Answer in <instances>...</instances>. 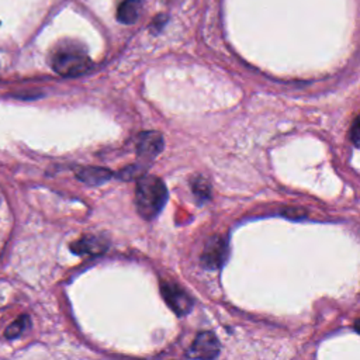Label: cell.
<instances>
[{"instance_id": "1", "label": "cell", "mask_w": 360, "mask_h": 360, "mask_svg": "<svg viewBox=\"0 0 360 360\" xmlns=\"http://www.w3.org/2000/svg\"><path fill=\"white\" fill-rule=\"evenodd\" d=\"M167 198L166 186L156 176H141L135 188V205L138 212L146 218H155Z\"/></svg>"}, {"instance_id": "2", "label": "cell", "mask_w": 360, "mask_h": 360, "mask_svg": "<svg viewBox=\"0 0 360 360\" xmlns=\"http://www.w3.org/2000/svg\"><path fill=\"white\" fill-rule=\"evenodd\" d=\"M51 65L56 73L73 77L86 73L91 68V59L84 48L77 44L66 42L53 51Z\"/></svg>"}, {"instance_id": "3", "label": "cell", "mask_w": 360, "mask_h": 360, "mask_svg": "<svg viewBox=\"0 0 360 360\" xmlns=\"http://www.w3.org/2000/svg\"><path fill=\"white\" fill-rule=\"evenodd\" d=\"M160 291H162V297L166 301V304L179 316L186 315L191 311V308H193L191 297L183 288H180L177 284L163 281L160 284Z\"/></svg>"}, {"instance_id": "4", "label": "cell", "mask_w": 360, "mask_h": 360, "mask_svg": "<svg viewBox=\"0 0 360 360\" xmlns=\"http://www.w3.org/2000/svg\"><path fill=\"white\" fill-rule=\"evenodd\" d=\"M226 255H228L226 242L221 236H212L205 243V248L201 253V263L207 269L217 270L225 263Z\"/></svg>"}, {"instance_id": "5", "label": "cell", "mask_w": 360, "mask_h": 360, "mask_svg": "<svg viewBox=\"0 0 360 360\" xmlns=\"http://www.w3.org/2000/svg\"><path fill=\"white\" fill-rule=\"evenodd\" d=\"M218 352H219V343L215 335L212 332L205 330V332H200L195 336L187 356L195 357V359H214L218 354Z\"/></svg>"}, {"instance_id": "6", "label": "cell", "mask_w": 360, "mask_h": 360, "mask_svg": "<svg viewBox=\"0 0 360 360\" xmlns=\"http://www.w3.org/2000/svg\"><path fill=\"white\" fill-rule=\"evenodd\" d=\"M163 149V138L156 131H146L138 136L136 153L142 159H153Z\"/></svg>"}, {"instance_id": "7", "label": "cell", "mask_w": 360, "mask_h": 360, "mask_svg": "<svg viewBox=\"0 0 360 360\" xmlns=\"http://www.w3.org/2000/svg\"><path fill=\"white\" fill-rule=\"evenodd\" d=\"M70 249L76 255H100L107 249V243L97 236H84L73 242Z\"/></svg>"}, {"instance_id": "8", "label": "cell", "mask_w": 360, "mask_h": 360, "mask_svg": "<svg viewBox=\"0 0 360 360\" xmlns=\"http://www.w3.org/2000/svg\"><path fill=\"white\" fill-rule=\"evenodd\" d=\"M76 176L90 186H98L101 183H105L112 173L104 167H80L76 170Z\"/></svg>"}, {"instance_id": "9", "label": "cell", "mask_w": 360, "mask_h": 360, "mask_svg": "<svg viewBox=\"0 0 360 360\" xmlns=\"http://www.w3.org/2000/svg\"><path fill=\"white\" fill-rule=\"evenodd\" d=\"M141 14L139 0H124L117 8V20L122 24H134Z\"/></svg>"}, {"instance_id": "10", "label": "cell", "mask_w": 360, "mask_h": 360, "mask_svg": "<svg viewBox=\"0 0 360 360\" xmlns=\"http://www.w3.org/2000/svg\"><path fill=\"white\" fill-rule=\"evenodd\" d=\"M191 188H193V193H194V195L197 197V200H198L200 202L207 201V200L210 198V194H211L210 183H208L204 177L197 176V177L191 181Z\"/></svg>"}, {"instance_id": "11", "label": "cell", "mask_w": 360, "mask_h": 360, "mask_svg": "<svg viewBox=\"0 0 360 360\" xmlns=\"http://www.w3.org/2000/svg\"><path fill=\"white\" fill-rule=\"evenodd\" d=\"M30 325V318L27 315H21L17 318L13 323H10L4 332L7 338H17L21 332L25 330V328Z\"/></svg>"}, {"instance_id": "12", "label": "cell", "mask_w": 360, "mask_h": 360, "mask_svg": "<svg viewBox=\"0 0 360 360\" xmlns=\"http://www.w3.org/2000/svg\"><path fill=\"white\" fill-rule=\"evenodd\" d=\"M350 141L356 148H360V114L354 118L350 128Z\"/></svg>"}, {"instance_id": "13", "label": "cell", "mask_w": 360, "mask_h": 360, "mask_svg": "<svg viewBox=\"0 0 360 360\" xmlns=\"http://www.w3.org/2000/svg\"><path fill=\"white\" fill-rule=\"evenodd\" d=\"M354 329H356L357 333H360V319H357V321L354 322Z\"/></svg>"}]
</instances>
